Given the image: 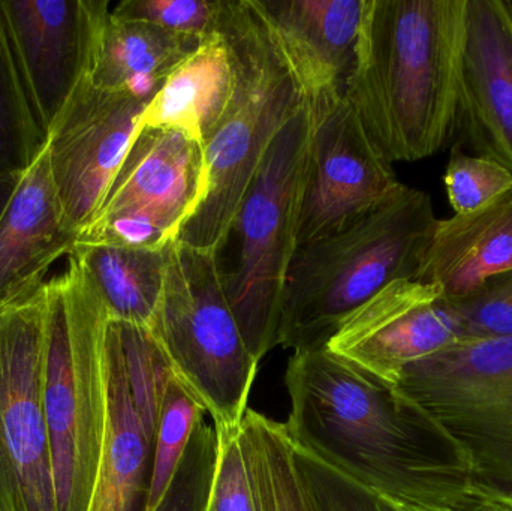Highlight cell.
<instances>
[{
  "label": "cell",
  "instance_id": "44dd1931",
  "mask_svg": "<svg viewBox=\"0 0 512 511\" xmlns=\"http://www.w3.org/2000/svg\"><path fill=\"white\" fill-rule=\"evenodd\" d=\"M203 41L146 21L122 20L110 12L96 54L92 83L101 89L155 96L162 81Z\"/></svg>",
  "mask_w": 512,
  "mask_h": 511
},
{
  "label": "cell",
  "instance_id": "f546056e",
  "mask_svg": "<svg viewBox=\"0 0 512 511\" xmlns=\"http://www.w3.org/2000/svg\"><path fill=\"white\" fill-rule=\"evenodd\" d=\"M294 452L316 511H384L378 495L295 446Z\"/></svg>",
  "mask_w": 512,
  "mask_h": 511
},
{
  "label": "cell",
  "instance_id": "4dcf8cb0",
  "mask_svg": "<svg viewBox=\"0 0 512 511\" xmlns=\"http://www.w3.org/2000/svg\"><path fill=\"white\" fill-rule=\"evenodd\" d=\"M218 444V465L209 511H259L243 455L240 431L221 435Z\"/></svg>",
  "mask_w": 512,
  "mask_h": 511
},
{
  "label": "cell",
  "instance_id": "83f0119b",
  "mask_svg": "<svg viewBox=\"0 0 512 511\" xmlns=\"http://www.w3.org/2000/svg\"><path fill=\"white\" fill-rule=\"evenodd\" d=\"M450 302L459 318V342L512 336V269L490 276L472 293Z\"/></svg>",
  "mask_w": 512,
  "mask_h": 511
},
{
  "label": "cell",
  "instance_id": "7402d4cb",
  "mask_svg": "<svg viewBox=\"0 0 512 511\" xmlns=\"http://www.w3.org/2000/svg\"><path fill=\"white\" fill-rule=\"evenodd\" d=\"M168 246L134 249L77 243L68 257L77 261L111 320L149 327L164 290Z\"/></svg>",
  "mask_w": 512,
  "mask_h": 511
},
{
  "label": "cell",
  "instance_id": "277c9868",
  "mask_svg": "<svg viewBox=\"0 0 512 511\" xmlns=\"http://www.w3.org/2000/svg\"><path fill=\"white\" fill-rule=\"evenodd\" d=\"M219 35L233 63V93L203 143L206 197L177 237L215 254L227 240L268 147L307 101L254 0H224Z\"/></svg>",
  "mask_w": 512,
  "mask_h": 511
},
{
  "label": "cell",
  "instance_id": "d6986e66",
  "mask_svg": "<svg viewBox=\"0 0 512 511\" xmlns=\"http://www.w3.org/2000/svg\"><path fill=\"white\" fill-rule=\"evenodd\" d=\"M508 269H512V189L477 212L438 219L415 281L457 300Z\"/></svg>",
  "mask_w": 512,
  "mask_h": 511
},
{
  "label": "cell",
  "instance_id": "d4e9b609",
  "mask_svg": "<svg viewBox=\"0 0 512 511\" xmlns=\"http://www.w3.org/2000/svg\"><path fill=\"white\" fill-rule=\"evenodd\" d=\"M206 417L204 405L171 372L159 410L147 511H155L161 503L188 449L195 428Z\"/></svg>",
  "mask_w": 512,
  "mask_h": 511
},
{
  "label": "cell",
  "instance_id": "8992f818",
  "mask_svg": "<svg viewBox=\"0 0 512 511\" xmlns=\"http://www.w3.org/2000/svg\"><path fill=\"white\" fill-rule=\"evenodd\" d=\"M309 102L280 129L256 171L219 261L222 285L248 350L261 362L277 345L283 290L297 249L301 200L309 167Z\"/></svg>",
  "mask_w": 512,
  "mask_h": 511
},
{
  "label": "cell",
  "instance_id": "6da1fadb",
  "mask_svg": "<svg viewBox=\"0 0 512 511\" xmlns=\"http://www.w3.org/2000/svg\"><path fill=\"white\" fill-rule=\"evenodd\" d=\"M285 386L294 446L372 494L429 510L471 494L463 450L393 384L322 348L294 353Z\"/></svg>",
  "mask_w": 512,
  "mask_h": 511
},
{
  "label": "cell",
  "instance_id": "484cf974",
  "mask_svg": "<svg viewBox=\"0 0 512 511\" xmlns=\"http://www.w3.org/2000/svg\"><path fill=\"white\" fill-rule=\"evenodd\" d=\"M218 452V435L206 417L195 428L179 468L155 511H209Z\"/></svg>",
  "mask_w": 512,
  "mask_h": 511
},
{
  "label": "cell",
  "instance_id": "8fae6325",
  "mask_svg": "<svg viewBox=\"0 0 512 511\" xmlns=\"http://www.w3.org/2000/svg\"><path fill=\"white\" fill-rule=\"evenodd\" d=\"M110 12L108 0L0 2L9 47L45 138L92 80Z\"/></svg>",
  "mask_w": 512,
  "mask_h": 511
},
{
  "label": "cell",
  "instance_id": "d6a6232c",
  "mask_svg": "<svg viewBox=\"0 0 512 511\" xmlns=\"http://www.w3.org/2000/svg\"><path fill=\"white\" fill-rule=\"evenodd\" d=\"M429 510V509H427ZM429 511H492L483 501L478 500L475 495L469 494L462 503L457 506L451 507L448 510H429Z\"/></svg>",
  "mask_w": 512,
  "mask_h": 511
},
{
  "label": "cell",
  "instance_id": "4fadbf2b",
  "mask_svg": "<svg viewBox=\"0 0 512 511\" xmlns=\"http://www.w3.org/2000/svg\"><path fill=\"white\" fill-rule=\"evenodd\" d=\"M152 98L90 80L47 135L54 188L77 236L101 209Z\"/></svg>",
  "mask_w": 512,
  "mask_h": 511
},
{
  "label": "cell",
  "instance_id": "4316f807",
  "mask_svg": "<svg viewBox=\"0 0 512 511\" xmlns=\"http://www.w3.org/2000/svg\"><path fill=\"white\" fill-rule=\"evenodd\" d=\"M448 200L456 215L477 212L512 189V173L486 156L466 155L459 146L451 150L445 171Z\"/></svg>",
  "mask_w": 512,
  "mask_h": 511
},
{
  "label": "cell",
  "instance_id": "603a6c76",
  "mask_svg": "<svg viewBox=\"0 0 512 511\" xmlns=\"http://www.w3.org/2000/svg\"><path fill=\"white\" fill-rule=\"evenodd\" d=\"M240 441L259 511H316L285 423L249 408Z\"/></svg>",
  "mask_w": 512,
  "mask_h": 511
},
{
  "label": "cell",
  "instance_id": "7c38bea8",
  "mask_svg": "<svg viewBox=\"0 0 512 511\" xmlns=\"http://www.w3.org/2000/svg\"><path fill=\"white\" fill-rule=\"evenodd\" d=\"M312 111L309 167L298 246L343 230L399 185L346 95L319 96Z\"/></svg>",
  "mask_w": 512,
  "mask_h": 511
},
{
  "label": "cell",
  "instance_id": "1f68e13d",
  "mask_svg": "<svg viewBox=\"0 0 512 511\" xmlns=\"http://www.w3.org/2000/svg\"><path fill=\"white\" fill-rule=\"evenodd\" d=\"M21 176H23V174H0V216L5 212L6 206H8L15 188H17L18 182H20Z\"/></svg>",
  "mask_w": 512,
  "mask_h": 511
},
{
  "label": "cell",
  "instance_id": "2e32d148",
  "mask_svg": "<svg viewBox=\"0 0 512 511\" xmlns=\"http://www.w3.org/2000/svg\"><path fill=\"white\" fill-rule=\"evenodd\" d=\"M206 192L203 141L171 126H140L95 218L141 216L177 240Z\"/></svg>",
  "mask_w": 512,
  "mask_h": 511
},
{
  "label": "cell",
  "instance_id": "7a4b0ae2",
  "mask_svg": "<svg viewBox=\"0 0 512 511\" xmlns=\"http://www.w3.org/2000/svg\"><path fill=\"white\" fill-rule=\"evenodd\" d=\"M466 0H366L346 98L390 164L438 153L456 131Z\"/></svg>",
  "mask_w": 512,
  "mask_h": 511
},
{
  "label": "cell",
  "instance_id": "cb8c5ba5",
  "mask_svg": "<svg viewBox=\"0 0 512 511\" xmlns=\"http://www.w3.org/2000/svg\"><path fill=\"white\" fill-rule=\"evenodd\" d=\"M0 15V174H23L44 149Z\"/></svg>",
  "mask_w": 512,
  "mask_h": 511
},
{
  "label": "cell",
  "instance_id": "5b68a950",
  "mask_svg": "<svg viewBox=\"0 0 512 511\" xmlns=\"http://www.w3.org/2000/svg\"><path fill=\"white\" fill-rule=\"evenodd\" d=\"M42 407L57 511H89L108 417L110 314L74 258L45 282Z\"/></svg>",
  "mask_w": 512,
  "mask_h": 511
},
{
  "label": "cell",
  "instance_id": "f1b7e54d",
  "mask_svg": "<svg viewBox=\"0 0 512 511\" xmlns=\"http://www.w3.org/2000/svg\"><path fill=\"white\" fill-rule=\"evenodd\" d=\"M222 9L224 0H123L111 8V15L206 39L219 32Z\"/></svg>",
  "mask_w": 512,
  "mask_h": 511
},
{
  "label": "cell",
  "instance_id": "e575fe53",
  "mask_svg": "<svg viewBox=\"0 0 512 511\" xmlns=\"http://www.w3.org/2000/svg\"><path fill=\"white\" fill-rule=\"evenodd\" d=\"M511 5H512V2H511Z\"/></svg>",
  "mask_w": 512,
  "mask_h": 511
},
{
  "label": "cell",
  "instance_id": "3957f363",
  "mask_svg": "<svg viewBox=\"0 0 512 511\" xmlns=\"http://www.w3.org/2000/svg\"><path fill=\"white\" fill-rule=\"evenodd\" d=\"M436 222L430 195L399 183L348 227L297 246L277 345L294 353L327 348L340 324L382 288L417 278Z\"/></svg>",
  "mask_w": 512,
  "mask_h": 511
},
{
  "label": "cell",
  "instance_id": "ba28073f",
  "mask_svg": "<svg viewBox=\"0 0 512 511\" xmlns=\"http://www.w3.org/2000/svg\"><path fill=\"white\" fill-rule=\"evenodd\" d=\"M396 389L463 450L471 492L512 500V336L457 342L406 366Z\"/></svg>",
  "mask_w": 512,
  "mask_h": 511
},
{
  "label": "cell",
  "instance_id": "9a60e30c",
  "mask_svg": "<svg viewBox=\"0 0 512 511\" xmlns=\"http://www.w3.org/2000/svg\"><path fill=\"white\" fill-rule=\"evenodd\" d=\"M480 156L512 173V5L466 0L456 129Z\"/></svg>",
  "mask_w": 512,
  "mask_h": 511
},
{
  "label": "cell",
  "instance_id": "ffe728a7",
  "mask_svg": "<svg viewBox=\"0 0 512 511\" xmlns=\"http://www.w3.org/2000/svg\"><path fill=\"white\" fill-rule=\"evenodd\" d=\"M233 87L230 51L218 32L162 81L144 110L141 126L183 129L204 143L227 110Z\"/></svg>",
  "mask_w": 512,
  "mask_h": 511
},
{
  "label": "cell",
  "instance_id": "836d02e7",
  "mask_svg": "<svg viewBox=\"0 0 512 511\" xmlns=\"http://www.w3.org/2000/svg\"><path fill=\"white\" fill-rule=\"evenodd\" d=\"M474 495L478 498V494ZM478 500L483 501V503L492 511H512V500H507V498H495L480 495Z\"/></svg>",
  "mask_w": 512,
  "mask_h": 511
},
{
  "label": "cell",
  "instance_id": "52a82bcc",
  "mask_svg": "<svg viewBox=\"0 0 512 511\" xmlns=\"http://www.w3.org/2000/svg\"><path fill=\"white\" fill-rule=\"evenodd\" d=\"M149 330L174 374L212 417L216 435L239 432L259 362L228 302L218 254L170 243L164 290Z\"/></svg>",
  "mask_w": 512,
  "mask_h": 511
},
{
  "label": "cell",
  "instance_id": "ac0fdd59",
  "mask_svg": "<svg viewBox=\"0 0 512 511\" xmlns=\"http://www.w3.org/2000/svg\"><path fill=\"white\" fill-rule=\"evenodd\" d=\"M77 239L57 197L45 144L0 216V309L38 291Z\"/></svg>",
  "mask_w": 512,
  "mask_h": 511
},
{
  "label": "cell",
  "instance_id": "30bf717a",
  "mask_svg": "<svg viewBox=\"0 0 512 511\" xmlns=\"http://www.w3.org/2000/svg\"><path fill=\"white\" fill-rule=\"evenodd\" d=\"M108 417L89 511H147L162 396L171 369L149 327L110 320Z\"/></svg>",
  "mask_w": 512,
  "mask_h": 511
},
{
  "label": "cell",
  "instance_id": "e0dca14e",
  "mask_svg": "<svg viewBox=\"0 0 512 511\" xmlns=\"http://www.w3.org/2000/svg\"><path fill=\"white\" fill-rule=\"evenodd\" d=\"M307 101L346 95L366 0H254Z\"/></svg>",
  "mask_w": 512,
  "mask_h": 511
},
{
  "label": "cell",
  "instance_id": "5bb4252c",
  "mask_svg": "<svg viewBox=\"0 0 512 511\" xmlns=\"http://www.w3.org/2000/svg\"><path fill=\"white\" fill-rule=\"evenodd\" d=\"M460 341L459 318L433 285L403 279L349 315L327 350L396 386L406 366Z\"/></svg>",
  "mask_w": 512,
  "mask_h": 511
},
{
  "label": "cell",
  "instance_id": "9c48e42d",
  "mask_svg": "<svg viewBox=\"0 0 512 511\" xmlns=\"http://www.w3.org/2000/svg\"><path fill=\"white\" fill-rule=\"evenodd\" d=\"M45 284L0 309V511H57L42 407Z\"/></svg>",
  "mask_w": 512,
  "mask_h": 511
}]
</instances>
